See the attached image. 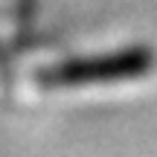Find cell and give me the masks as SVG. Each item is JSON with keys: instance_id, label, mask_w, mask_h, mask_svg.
I'll return each instance as SVG.
<instances>
[{"instance_id": "6da1fadb", "label": "cell", "mask_w": 157, "mask_h": 157, "mask_svg": "<svg viewBox=\"0 0 157 157\" xmlns=\"http://www.w3.org/2000/svg\"><path fill=\"white\" fill-rule=\"evenodd\" d=\"M151 67V56L146 50H125L119 56H105L96 58V61H76L67 64V67H56L47 70L44 84H87L96 82V78H128V76H140Z\"/></svg>"}]
</instances>
